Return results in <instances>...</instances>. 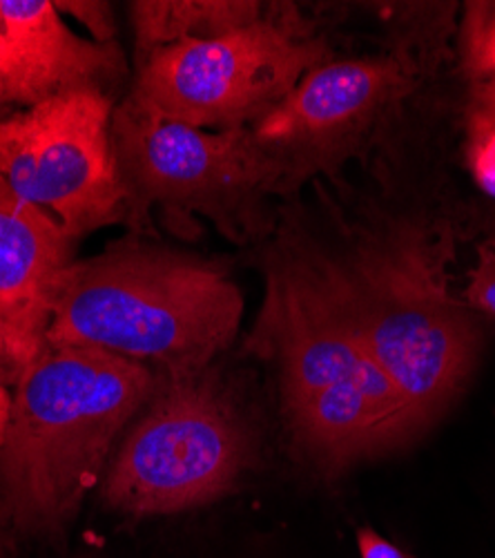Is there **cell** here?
I'll use <instances>...</instances> for the list:
<instances>
[{
	"mask_svg": "<svg viewBox=\"0 0 495 558\" xmlns=\"http://www.w3.org/2000/svg\"><path fill=\"white\" fill-rule=\"evenodd\" d=\"M112 148L132 235L157 238L154 213L165 221L206 217L237 244L273 232L280 177L250 130L190 128L125 97L112 114Z\"/></svg>",
	"mask_w": 495,
	"mask_h": 558,
	"instance_id": "6",
	"label": "cell"
},
{
	"mask_svg": "<svg viewBox=\"0 0 495 558\" xmlns=\"http://www.w3.org/2000/svg\"><path fill=\"white\" fill-rule=\"evenodd\" d=\"M242 317L244 295L228 266L129 232L59 272L48 344L193 371L228 351Z\"/></svg>",
	"mask_w": 495,
	"mask_h": 558,
	"instance_id": "3",
	"label": "cell"
},
{
	"mask_svg": "<svg viewBox=\"0 0 495 558\" xmlns=\"http://www.w3.org/2000/svg\"><path fill=\"white\" fill-rule=\"evenodd\" d=\"M460 57L471 81L495 74V0L467 3L460 29Z\"/></svg>",
	"mask_w": 495,
	"mask_h": 558,
	"instance_id": "13",
	"label": "cell"
},
{
	"mask_svg": "<svg viewBox=\"0 0 495 558\" xmlns=\"http://www.w3.org/2000/svg\"><path fill=\"white\" fill-rule=\"evenodd\" d=\"M114 108L103 89H74L0 117V177L72 244L127 221Z\"/></svg>",
	"mask_w": 495,
	"mask_h": 558,
	"instance_id": "8",
	"label": "cell"
},
{
	"mask_svg": "<svg viewBox=\"0 0 495 558\" xmlns=\"http://www.w3.org/2000/svg\"><path fill=\"white\" fill-rule=\"evenodd\" d=\"M469 163L480 189L495 197V128L469 130Z\"/></svg>",
	"mask_w": 495,
	"mask_h": 558,
	"instance_id": "16",
	"label": "cell"
},
{
	"mask_svg": "<svg viewBox=\"0 0 495 558\" xmlns=\"http://www.w3.org/2000/svg\"><path fill=\"white\" fill-rule=\"evenodd\" d=\"M0 14L16 65L12 106L29 108L74 89H103L114 97L125 76L119 43L78 36L52 0H0Z\"/></svg>",
	"mask_w": 495,
	"mask_h": 558,
	"instance_id": "11",
	"label": "cell"
},
{
	"mask_svg": "<svg viewBox=\"0 0 495 558\" xmlns=\"http://www.w3.org/2000/svg\"><path fill=\"white\" fill-rule=\"evenodd\" d=\"M54 8L63 19L70 16L81 23L95 43H116L119 25L110 3H103V0H54Z\"/></svg>",
	"mask_w": 495,
	"mask_h": 558,
	"instance_id": "15",
	"label": "cell"
},
{
	"mask_svg": "<svg viewBox=\"0 0 495 558\" xmlns=\"http://www.w3.org/2000/svg\"><path fill=\"white\" fill-rule=\"evenodd\" d=\"M357 549L359 558H416L411 551L401 549L393 541L384 538L373 527L357 530Z\"/></svg>",
	"mask_w": 495,
	"mask_h": 558,
	"instance_id": "18",
	"label": "cell"
},
{
	"mask_svg": "<svg viewBox=\"0 0 495 558\" xmlns=\"http://www.w3.org/2000/svg\"><path fill=\"white\" fill-rule=\"evenodd\" d=\"M0 38H5V21H3V14H0Z\"/></svg>",
	"mask_w": 495,
	"mask_h": 558,
	"instance_id": "22",
	"label": "cell"
},
{
	"mask_svg": "<svg viewBox=\"0 0 495 558\" xmlns=\"http://www.w3.org/2000/svg\"><path fill=\"white\" fill-rule=\"evenodd\" d=\"M18 547L21 545L16 543V538L0 527V558H21Z\"/></svg>",
	"mask_w": 495,
	"mask_h": 558,
	"instance_id": "20",
	"label": "cell"
},
{
	"mask_svg": "<svg viewBox=\"0 0 495 558\" xmlns=\"http://www.w3.org/2000/svg\"><path fill=\"white\" fill-rule=\"evenodd\" d=\"M280 10L257 0H134L127 3L134 70L163 48L226 36L273 19Z\"/></svg>",
	"mask_w": 495,
	"mask_h": 558,
	"instance_id": "12",
	"label": "cell"
},
{
	"mask_svg": "<svg viewBox=\"0 0 495 558\" xmlns=\"http://www.w3.org/2000/svg\"><path fill=\"white\" fill-rule=\"evenodd\" d=\"M407 89L409 72L391 57L326 61L310 70L250 128L257 148L277 170L280 197L342 166Z\"/></svg>",
	"mask_w": 495,
	"mask_h": 558,
	"instance_id": "9",
	"label": "cell"
},
{
	"mask_svg": "<svg viewBox=\"0 0 495 558\" xmlns=\"http://www.w3.org/2000/svg\"><path fill=\"white\" fill-rule=\"evenodd\" d=\"M12 383L8 378V371L3 360H0V442H3L5 429H8V421H10V409H12Z\"/></svg>",
	"mask_w": 495,
	"mask_h": 558,
	"instance_id": "19",
	"label": "cell"
},
{
	"mask_svg": "<svg viewBox=\"0 0 495 558\" xmlns=\"http://www.w3.org/2000/svg\"><path fill=\"white\" fill-rule=\"evenodd\" d=\"M335 259L359 338L424 432L473 376L480 315L444 289L422 240L364 238Z\"/></svg>",
	"mask_w": 495,
	"mask_h": 558,
	"instance_id": "5",
	"label": "cell"
},
{
	"mask_svg": "<svg viewBox=\"0 0 495 558\" xmlns=\"http://www.w3.org/2000/svg\"><path fill=\"white\" fill-rule=\"evenodd\" d=\"M150 366L85 347L45 349L23 371L0 442V527L61 545L154 387Z\"/></svg>",
	"mask_w": 495,
	"mask_h": 558,
	"instance_id": "2",
	"label": "cell"
},
{
	"mask_svg": "<svg viewBox=\"0 0 495 558\" xmlns=\"http://www.w3.org/2000/svg\"><path fill=\"white\" fill-rule=\"evenodd\" d=\"M326 61L324 40L308 36L295 10L282 5L252 27L154 52L134 70L127 99L199 130H250Z\"/></svg>",
	"mask_w": 495,
	"mask_h": 558,
	"instance_id": "7",
	"label": "cell"
},
{
	"mask_svg": "<svg viewBox=\"0 0 495 558\" xmlns=\"http://www.w3.org/2000/svg\"><path fill=\"white\" fill-rule=\"evenodd\" d=\"M12 106L10 101V92H8V85L3 81V76H0V117H3V112Z\"/></svg>",
	"mask_w": 495,
	"mask_h": 558,
	"instance_id": "21",
	"label": "cell"
},
{
	"mask_svg": "<svg viewBox=\"0 0 495 558\" xmlns=\"http://www.w3.org/2000/svg\"><path fill=\"white\" fill-rule=\"evenodd\" d=\"M74 248L0 177V360L12 387L48 344L52 289Z\"/></svg>",
	"mask_w": 495,
	"mask_h": 558,
	"instance_id": "10",
	"label": "cell"
},
{
	"mask_svg": "<svg viewBox=\"0 0 495 558\" xmlns=\"http://www.w3.org/2000/svg\"><path fill=\"white\" fill-rule=\"evenodd\" d=\"M154 374L97 489L106 511L132 521L216 502L237 489L259 458L255 417L214 364Z\"/></svg>",
	"mask_w": 495,
	"mask_h": 558,
	"instance_id": "4",
	"label": "cell"
},
{
	"mask_svg": "<svg viewBox=\"0 0 495 558\" xmlns=\"http://www.w3.org/2000/svg\"><path fill=\"white\" fill-rule=\"evenodd\" d=\"M467 125L471 128H495V74L471 81Z\"/></svg>",
	"mask_w": 495,
	"mask_h": 558,
	"instance_id": "17",
	"label": "cell"
},
{
	"mask_svg": "<svg viewBox=\"0 0 495 558\" xmlns=\"http://www.w3.org/2000/svg\"><path fill=\"white\" fill-rule=\"evenodd\" d=\"M261 255L263 300L246 353L277 378L290 453L335 481L420 434L352 322L335 251L282 219Z\"/></svg>",
	"mask_w": 495,
	"mask_h": 558,
	"instance_id": "1",
	"label": "cell"
},
{
	"mask_svg": "<svg viewBox=\"0 0 495 558\" xmlns=\"http://www.w3.org/2000/svg\"><path fill=\"white\" fill-rule=\"evenodd\" d=\"M465 304L478 315L495 319V221L478 246V264L469 272Z\"/></svg>",
	"mask_w": 495,
	"mask_h": 558,
	"instance_id": "14",
	"label": "cell"
}]
</instances>
